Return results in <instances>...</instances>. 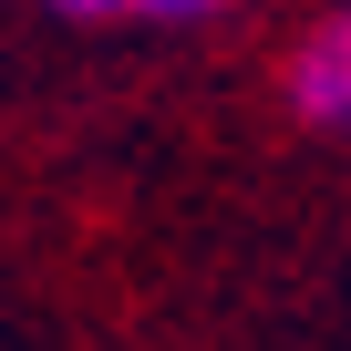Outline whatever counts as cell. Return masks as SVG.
I'll list each match as a JSON object with an SVG mask.
<instances>
[{"instance_id":"1","label":"cell","mask_w":351,"mask_h":351,"mask_svg":"<svg viewBox=\"0 0 351 351\" xmlns=\"http://www.w3.org/2000/svg\"><path fill=\"white\" fill-rule=\"evenodd\" d=\"M289 104H300L310 124H351V11H330V21L300 42V62H289Z\"/></svg>"},{"instance_id":"2","label":"cell","mask_w":351,"mask_h":351,"mask_svg":"<svg viewBox=\"0 0 351 351\" xmlns=\"http://www.w3.org/2000/svg\"><path fill=\"white\" fill-rule=\"evenodd\" d=\"M42 11H62V21H114V11H134V0H42Z\"/></svg>"},{"instance_id":"3","label":"cell","mask_w":351,"mask_h":351,"mask_svg":"<svg viewBox=\"0 0 351 351\" xmlns=\"http://www.w3.org/2000/svg\"><path fill=\"white\" fill-rule=\"evenodd\" d=\"M134 11H165V21H197V11H217V0H134Z\"/></svg>"}]
</instances>
